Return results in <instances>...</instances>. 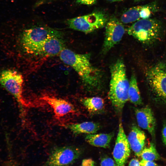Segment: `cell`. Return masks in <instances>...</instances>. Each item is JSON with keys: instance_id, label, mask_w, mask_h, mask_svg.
<instances>
[{"instance_id": "cell-1", "label": "cell", "mask_w": 166, "mask_h": 166, "mask_svg": "<svg viewBox=\"0 0 166 166\" xmlns=\"http://www.w3.org/2000/svg\"><path fill=\"white\" fill-rule=\"evenodd\" d=\"M59 57L64 63L71 66L77 73L88 90L92 91L100 88L101 74L91 63L89 54L77 53L65 48L59 53Z\"/></svg>"}, {"instance_id": "cell-2", "label": "cell", "mask_w": 166, "mask_h": 166, "mask_svg": "<svg viewBox=\"0 0 166 166\" xmlns=\"http://www.w3.org/2000/svg\"><path fill=\"white\" fill-rule=\"evenodd\" d=\"M111 79L109 98L115 110L120 113L128 101L129 85L123 61L118 59L110 66Z\"/></svg>"}, {"instance_id": "cell-3", "label": "cell", "mask_w": 166, "mask_h": 166, "mask_svg": "<svg viewBox=\"0 0 166 166\" xmlns=\"http://www.w3.org/2000/svg\"><path fill=\"white\" fill-rule=\"evenodd\" d=\"M161 22L156 18L141 19L128 29V34L142 42L152 43L159 39L162 31Z\"/></svg>"}, {"instance_id": "cell-4", "label": "cell", "mask_w": 166, "mask_h": 166, "mask_svg": "<svg viewBox=\"0 0 166 166\" xmlns=\"http://www.w3.org/2000/svg\"><path fill=\"white\" fill-rule=\"evenodd\" d=\"M63 35L62 32L48 27L32 28L23 31L22 44L27 53L34 54L37 49L46 39L53 37H62Z\"/></svg>"}, {"instance_id": "cell-5", "label": "cell", "mask_w": 166, "mask_h": 166, "mask_svg": "<svg viewBox=\"0 0 166 166\" xmlns=\"http://www.w3.org/2000/svg\"><path fill=\"white\" fill-rule=\"evenodd\" d=\"M108 19L104 13L97 11L68 19L66 23L71 29L89 33L104 26Z\"/></svg>"}, {"instance_id": "cell-6", "label": "cell", "mask_w": 166, "mask_h": 166, "mask_svg": "<svg viewBox=\"0 0 166 166\" xmlns=\"http://www.w3.org/2000/svg\"><path fill=\"white\" fill-rule=\"evenodd\" d=\"M23 77L17 71L6 69L0 73V84L15 98L22 107H28L30 103L23 96Z\"/></svg>"}, {"instance_id": "cell-7", "label": "cell", "mask_w": 166, "mask_h": 166, "mask_svg": "<svg viewBox=\"0 0 166 166\" xmlns=\"http://www.w3.org/2000/svg\"><path fill=\"white\" fill-rule=\"evenodd\" d=\"M81 150L72 146L54 148L43 166H69L80 156Z\"/></svg>"}, {"instance_id": "cell-8", "label": "cell", "mask_w": 166, "mask_h": 166, "mask_svg": "<svg viewBox=\"0 0 166 166\" xmlns=\"http://www.w3.org/2000/svg\"><path fill=\"white\" fill-rule=\"evenodd\" d=\"M147 81L156 95L166 102V66L159 63L149 69L146 73Z\"/></svg>"}, {"instance_id": "cell-9", "label": "cell", "mask_w": 166, "mask_h": 166, "mask_svg": "<svg viewBox=\"0 0 166 166\" xmlns=\"http://www.w3.org/2000/svg\"><path fill=\"white\" fill-rule=\"evenodd\" d=\"M105 26V38L102 50L104 53H107L120 42L125 31L122 23L115 17L111 18Z\"/></svg>"}, {"instance_id": "cell-10", "label": "cell", "mask_w": 166, "mask_h": 166, "mask_svg": "<svg viewBox=\"0 0 166 166\" xmlns=\"http://www.w3.org/2000/svg\"><path fill=\"white\" fill-rule=\"evenodd\" d=\"M130 148L122 123L120 122L113 152L116 166H125L130 155Z\"/></svg>"}, {"instance_id": "cell-11", "label": "cell", "mask_w": 166, "mask_h": 166, "mask_svg": "<svg viewBox=\"0 0 166 166\" xmlns=\"http://www.w3.org/2000/svg\"><path fill=\"white\" fill-rule=\"evenodd\" d=\"M138 126L148 131L152 138H155L156 122L153 112L148 106L135 109Z\"/></svg>"}, {"instance_id": "cell-12", "label": "cell", "mask_w": 166, "mask_h": 166, "mask_svg": "<svg viewBox=\"0 0 166 166\" xmlns=\"http://www.w3.org/2000/svg\"><path fill=\"white\" fill-rule=\"evenodd\" d=\"M41 99L51 107L53 109L55 116L57 119L67 114L76 112L73 105L65 100L48 96H43Z\"/></svg>"}, {"instance_id": "cell-13", "label": "cell", "mask_w": 166, "mask_h": 166, "mask_svg": "<svg viewBox=\"0 0 166 166\" xmlns=\"http://www.w3.org/2000/svg\"><path fill=\"white\" fill-rule=\"evenodd\" d=\"M65 43L62 37H53L46 39L36 49L34 54L52 56L59 54L64 49Z\"/></svg>"}, {"instance_id": "cell-14", "label": "cell", "mask_w": 166, "mask_h": 166, "mask_svg": "<svg viewBox=\"0 0 166 166\" xmlns=\"http://www.w3.org/2000/svg\"><path fill=\"white\" fill-rule=\"evenodd\" d=\"M130 147L135 155L140 157L144 148L146 136L144 132L135 125H133L127 137Z\"/></svg>"}, {"instance_id": "cell-15", "label": "cell", "mask_w": 166, "mask_h": 166, "mask_svg": "<svg viewBox=\"0 0 166 166\" xmlns=\"http://www.w3.org/2000/svg\"><path fill=\"white\" fill-rule=\"evenodd\" d=\"M65 126L75 135L82 133L95 134L101 128L99 123L91 121L71 124L66 125Z\"/></svg>"}, {"instance_id": "cell-16", "label": "cell", "mask_w": 166, "mask_h": 166, "mask_svg": "<svg viewBox=\"0 0 166 166\" xmlns=\"http://www.w3.org/2000/svg\"><path fill=\"white\" fill-rule=\"evenodd\" d=\"M114 135V134L113 132L88 134L85 136V139L92 146L106 148L109 147Z\"/></svg>"}, {"instance_id": "cell-17", "label": "cell", "mask_w": 166, "mask_h": 166, "mask_svg": "<svg viewBox=\"0 0 166 166\" xmlns=\"http://www.w3.org/2000/svg\"><path fill=\"white\" fill-rule=\"evenodd\" d=\"M80 101L89 113L92 114L102 113L105 109L104 99L99 97H84Z\"/></svg>"}, {"instance_id": "cell-18", "label": "cell", "mask_w": 166, "mask_h": 166, "mask_svg": "<svg viewBox=\"0 0 166 166\" xmlns=\"http://www.w3.org/2000/svg\"><path fill=\"white\" fill-rule=\"evenodd\" d=\"M128 98V101L135 105H140L142 103L136 77L134 74L131 76L129 81Z\"/></svg>"}, {"instance_id": "cell-19", "label": "cell", "mask_w": 166, "mask_h": 166, "mask_svg": "<svg viewBox=\"0 0 166 166\" xmlns=\"http://www.w3.org/2000/svg\"><path fill=\"white\" fill-rule=\"evenodd\" d=\"M143 6L144 5L138 6L128 9L122 14L121 17V22L127 24L141 19V11Z\"/></svg>"}, {"instance_id": "cell-20", "label": "cell", "mask_w": 166, "mask_h": 166, "mask_svg": "<svg viewBox=\"0 0 166 166\" xmlns=\"http://www.w3.org/2000/svg\"><path fill=\"white\" fill-rule=\"evenodd\" d=\"M140 156L143 160L150 161L158 160L160 159V156L153 143H151L149 146L144 148Z\"/></svg>"}, {"instance_id": "cell-21", "label": "cell", "mask_w": 166, "mask_h": 166, "mask_svg": "<svg viewBox=\"0 0 166 166\" xmlns=\"http://www.w3.org/2000/svg\"><path fill=\"white\" fill-rule=\"evenodd\" d=\"M58 0H44V1L41 3L48 2L51 1H53ZM76 2L81 4L87 5H91L94 4L97 1V0H74Z\"/></svg>"}, {"instance_id": "cell-22", "label": "cell", "mask_w": 166, "mask_h": 166, "mask_svg": "<svg viewBox=\"0 0 166 166\" xmlns=\"http://www.w3.org/2000/svg\"><path fill=\"white\" fill-rule=\"evenodd\" d=\"M101 166H116L115 161L110 157L102 159L101 162Z\"/></svg>"}, {"instance_id": "cell-23", "label": "cell", "mask_w": 166, "mask_h": 166, "mask_svg": "<svg viewBox=\"0 0 166 166\" xmlns=\"http://www.w3.org/2000/svg\"><path fill=\"white\" fill-rule=\"evenodd\" d=\"M140 162L141 166H158V164L153 161L142 159Z\"/></svg>"}, {"instance_id": "cell-24", "label": "cell", "mask_w": 166, "mask_h": 166, "mask_svg": "<svg viewBox=\"0 0 166 166\" xmlns=\"http://www.w3.org/2000/svg\"><path fill=\"white\" fill-rule=\"evenodd\" d=\"M80 166H95L94 162L91 159H85L82 160Z\"/></svg>"}, {"instance_id": "cell-25", "label": "cell", "mask_w": 166, "mask_h": 166, "mask_svg": "<svg viewBox=\"0 0 166 166\" xmlns=\"http://www.w3.org/2000/svg\"><path fill=\"white\" fill-rule=\"evenodd\" d=\"M162 134L163 142L166 146V122L163 125Z\"/></svg>"}, {"instance_id": "cell-26", "label": "cell", "mask_w": 166, "mask_h": 166, "mask_svg": "<svg viewBox=\"0 0 166 166\" xmlns=\"http://www.w3.org/2000/svg\"><path fill=\"white\" fill-rule=\"evenodd\" d=\"M128 166H141L140 162L137 159H133L130 161Z\"/></svg>"}, {"instance_id": "cell-27", "label": "cell", "mask_w": 166, "mask_h": 166, "mask_svg": "<svg viewBox=\"0 0 166 166\" xmlns=\"http://www.w3.org/2000/svg\"><path fill=\"white\" fill-rule=\"evenodd\" d=\"M108 1L110 2H120L124 0H107Z\"/></svg>"}, {"instance_id": "cell-28", "label": "cell", "mask_w": 166, "mask_h": 166, "mask_svg": "<svg viewBox=\"0 0 166 166\" xmlns=\"http://www.w3.org/2000/svg\"><path fill=\"white\" fill-rule=\"evenodd\" d=\"M135 2H139L141 1H143L144 0H134Z\"/></svg>"}]
</instances>
